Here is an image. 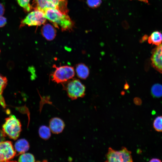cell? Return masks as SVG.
<instances>
[{"label":"cell","instance_id":"1","mask_svg":"<svg viewBox=\"0 0 162 162\" xmlns=\"http://www.w3.org/2000/svg\"><path fill=\"white\" fill-rule=\"evenodd\" d=\"M44 13L46 18L52 22L55 27H60L62 31L69 30L72 28L73 23L67 14L53 8L46 9Z\"/></svg>","mask_w":162,"mask_h":162},{"label":"cell","instance_id":"2","mask_svg":"<svg viewBox=\"0 0 162 162\" xmlns=\"http://www.w3.org/2000/svg\"><path fill=\"white\" fill-rule=\"evenodd\" d=\"M63 89L72 100L82 98L85 94L86 87L78 79H71L62 83Z\"/></svg>","mask_w":162,"mask_h":162},{"label":"cell","instance_id":"3","mask_svg":"<svg viewBox=\"0 0 162 162\" xmlns=\"http://www.w3.org/2000/svg\"><path fill=\"white\" fill-rule=\"evenodd\" d=\"M2 126V130L5 135L10 139L16 140L21 131V125L20 120L14 116L11 115L5 119Z\"/></svg>","mask_w":162,"mask_h":162},{"label":"cell","instance_id":"4","mask_svg":"<svg viewBox=\"0 0 162 162\" xmlns=\"http://www.w3.org/2000/svg\"><path fill=\"white\" fill-rule=\"evenodd\" d=\"M55 70L51 74L52 81L57 83H62L73 78L75 75L74 68L67 65L57 66L53 64Z\"/></svg>","mask_w":162,"mask_h":162},{"label":"cell","instance_id":"5","mask_svg":"<svg viewBox=\"0 0 162 162\" xmlns=\"http://www.w3.org/2000/svg\"><path fill=\"white\" fill-rule=\"evenodd\" d=\"M131 154V152L125 147H123L119 151L115 150L110 147L106 155V160L105 162H133Z\"/></svg>","mask_w":162,"mask_h":162},{"label":"cell","instance_id":"6","mask_svg":"<svg viewBox=\"0 0 162 162\" xmlns=\"http://www.w3.org/2000/svg\"><path fill=\"white\" fill-rule=\"evenodd\" d=\"M46 19L44 12L35 10L29 13L22 20L20 26H22L26 25L29 26H40L45 22Z\"/></svg>","mask_w":162,"mask_h":162},{"label":"cell","instance_id":"7","mask_svg":"<svg viewBox=\"0 0 162 162\" xmlns=\"http://www.w3.org/2000/svg\"><path fill=\"white\" fill-rule=\"evenodd\" d=\"M16 154L12 142L3 141L0 143V162L9 161Z\"/></svg>","mask_w":162,"mask_h":162},{"label":"cell","instance_id":"8","mask_svg":"<svg viewBox=\"0 0 162 162\" xmlns=\"http://www.w3.org/2000/svg\"><path fill=\"white\" fill-rule=\"evenodd\" d=\"M152 64L157 71L162 73V44L154 49L151 57Z\"/></svg>","mask_w":162,"mask_h":162},{"label":"cell","instance_id":"9","mask_svg":"<svg viewBox=\"0 0 162 162\" xmlns=\"http://www.w3.org/2000/svg\"><path fill=\"white\" fill-rule=\"evenodd\" d=\"M65 125L64 121L59 118L55 117L51 118L49 122V128L51 132L55 134L62 133Z\"/></svg>","mask_w":162,"mask_h":162},{"label":"cell","instance_id":"10","mask_svg":"<svg viewBox=\"0 0 162 162\" xmlns=\"http://www.w3.org/2000/svg\"><path fill=\"white\" fill-rule=\"evenodd\" d=\"M43 36L48 40L54 39L56 35V31L52 25L49 24L44 25L41 29Z\"/></svg>","mask_w":162,"mask_h":162},{"label":"cell","instance_id":"11","mask_svg":"<svg viewBox=\"0 0 162 162\" xmlns=\"http://www.w3.org/2000/svg\"><path fill=\"white\" fill-rule=\"evenodd\" d=\"M34 10L44 12L46 9L48 8L57 9L56 6L48 0H34Z\"/></svg>","mask_w":162,"mask_h":162},{"label":"cell","instance_id":"12","mask_svg":"<svg viewBox=\"0 0 162 162\" xmlns=\"http://www.w3.org/2000/svg\"><path fill=\"white\" fill-rule=\"evenodd\" d=\"M75 70L77 77L81 79H86L89 74L88 68L82 63H80L76 65Z\"/></svg>","mask_w":162,"mask_h":162},{"label":"cell","instance_id":"13","mask_svg":"<svg viewBox=\"0 0 162 162\" xmlns=\"http://www.w3.org/2000/svg\"><path fill=\"white\" fill-rule=\"evenodd\" d=\"M15 150L18 153V155L21 154L27 151L29 148L28 141L24 139L18 140L14 145Z\"/></svg>","mask_w":162,"mask_h":162},{"label":"cell","instance_id":"14","mask_svg":"<svg viewBox=\"0 0 162 162\" xmlns=\"http://www.w3.org/2000/svg\"><path fill=\"white\" fill-rule=\"evenodd\" d=\"M148 42L150 44L159 45L162 42V33L158 31L154 32L148 37Z\"/></svg>","mask_w":162,"mask_h":162},{"label":"cell","instance_id":"15","mask_svg":"<svg viewBox=\"0 0 162 162\" xmlns=\"http://www.w3.org/2000/svg\"><path fill=\"white\" fill-rule=\"evenodd\" d=\"M56 7L57 9L62 13L67 14L68 11L67 0H48Z\"/></svg>","mask_w":162,"mask_h":162},{"label":"cell","instance_id":"16","mask_svg":"<svg viewBox=\"0 0 162 162\" xmlns=\"http://www.w3.org/2000/svg\"><path fill=\"white\" fill-rule=\"evenodd\" d=\"M7 78L0 74V104L4 107L5 106L6 104L2 94L7 85Z\"/></svg>","mask_w":162,"mask_h":162},{"label":"cell","instance_id":"17","mask_svg":"<svg viewBox=\"0 0 162 162\" xmlns=\"http://www.w3.org/2000/svg\"><path fill=\"white\" fill-rule=\"evenodd\" d=\"M51 131L49 127L45 125L40 127L38 130V134L40 137L44 140H47L51 136Z\"/></svg>","mask_w":162,"mask_h":162},{"label":"cell","instance_id":"18","mask_svg":"<svg viewBox=\"0 0 162 162\" xmlns=\"http://www.w3.org/2000/svg\"><path fill=\"white\" fill-rule=\"evenodd\" d=\"M151 92L152 95L154 97L160 98L162 96V85L156 83L152 87Z\"/></svg>","mask_w":162,"mask_h":162},{"label":"cell","instance_id":"19","mask_svg":"<svg viewBox=\"0 0 162 162\" xmlns=\"http://www.w3.org/2000/svg\"><path fill=\"white\" fill-rule=\"evenodd\" d=\"M18 161L22 162H34L35 161L34 156L32 154L28 153H24L20 156Z\"/></svg>","mask_w":162,"mask_h":162},{"label":"cell","instance_id":"20","mask_svg":"<svg viewBox=\"0 0 162 162\" xmlns=\"http://www.w3.org/2000/svg\"><path fill=\"white\" fill-rule=\"evenodd\" d=\"M154 129L158 132H162V116H157L154 119L153 124Z\"/></svg>","mask_w":162,"mask_h":162},{"label":"cell","instance_id":"21","mask_svg":"<svg viewBox=\"0 0 162 162\" xmlns=\"http://www.w3.org/2000/svg\"><path fill=\"white\" fill-rule=\"evenodd\" d=\"M18 4L25 10L28 12L32 8L30 4V0H16Z\"/></svg>","mask_w":162,"mask_h":162},{"label":"cell","instance_id":"22","mask_svg":"<svg viewBox=\"0 0 162 162\" xmlns=\"http://www.w3.org/2000/svg\"><path fill=\"white\" fill-rule=\"evenodd\" d=\"M102 3L101 0H87L88 5L92 8H97Z\"/></svg>","mask_w":162,"mask_h":162},{"label":"cell","instance_id":"23","mask_svg":"<svg viewBox=\"0 0 162 162\" xmlns=\"http://www.w3.org/2000/svg\"><path fill=\"white\" fill-rule=\"evenodd\" d=\"M6 19L2 16H0V27L4 26L6 23Z\"/></svg>","mask_w":162,"mask_h":162},{"label":"cell","instance_id":"24","mask_svg":"<svg viewBox=\"0 0 162 162\" xmlns=\"http://www.w3.org/2000/svg\"><path fill=\"white\" fill-rule=\"evenodd\" d=\"M6 136L3 131L0 129V143L4 141L5 140V137Z\"/></svg>","mask_w":162,"mask_h":162},{"label":"cell","instance_id":"25","mask_svg":"<svg viewBox=\"0 0 162 162\" xmlns=\"http://www.w3.org/2000/svg\"><path fill=\"white\" fill-rule=\"evenodd\" d=\"M134 104L137 105H140L142 103V101L140 99L138 98H134Z\"/></svg>","mask_w":162,"mask_h":162},{"label":"cell","instance_id":"26","mask_svg":"<svg viewBox=\"0 0 162 162\" xmlns=\"http://www.w3.org/2000/svg\"><path fill=\"white\" fill-rule=\"evenodd\" d=\"M4 8L3 5L0 3V16H2L4 14Z\"/></svg>","mask_w":162,"mask_h":162},{"label":"cell","instance_id":"27","mask_svg":"<svg viewBox=\"0 0 162 162\" xmlns=\"http://www.w3.org/2000/svg\"><path fill=\"white\" fill-rule=\"evenodd\" d=\"M161 160L158 158H153L150 160L149 162H161Z\"/></svg>","mask_w":162,"mask_h":162},{"label":"cell","instance_id":"28","mask_svg":"<svg viewBox=\"0 0 162 162\" xmlns=\"http://www.w3.org/2000/svg\"><path fill=\"white\" fill-rule=\"evenodd\" d=\"M129 86L128 84L126 83L124 86V89H127L129 88Z\"/></svg>","mask_w":162,"mask_h":162},{"label":"cell","instance_id":"29","mask_svg":"<svg viewBox=\"0 0 162 162\" xmlns=\"http://www.w3.org/2000/svg\"><path fill=\"white\" fill-rule=\"evenodd\" d=\"M138 1H140L142 2H144L146 3H148V0H137Z\"/></svg>","mask_w":162,"mask_h":162},{"label":"cell","instance_id":"30","mask_svg":"<svg viewBox=\"0 0 162 162\" xmlns=\"http://www.w3.org/2000/svg\"></svg>","mask_w":162,"mask_h":162}]
</instances>
